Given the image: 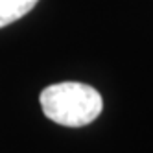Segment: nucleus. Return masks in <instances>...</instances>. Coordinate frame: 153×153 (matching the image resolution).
Instances as JSON below:
<instances>
[{
  "label": "nucleus",
  "instance_id": "f03ea898",
  "mask_svg": "<svg viewBox=\"0 0 153 153\" xmlns=\"http://www.w3.org/2000/svg\"><path fill=\"white\" fill-rule=\"evenodd\" d=\"M39 0H0V28L22 19L37 6Z\"/></svg>",
  "mask_w": 153,
  "mask_h": 153
},
{
  "label": "nucleus",
  "instance_id": "f257e3e1",
  "mask_svg": "<svg viewBox=\"0 0 153 153\" xmlns=\"http://www.w3.org/2000/svg\"><path fill=\"white\" fill-rule=\"evenodd\" d=\"M39 102L48 120L67 127H83L103 111L102 94L94 87L78 81L48 85L41 92Z\"/></svg>",
  "mask_w": 153,
  "mask_h": 153
}]
</instances>
